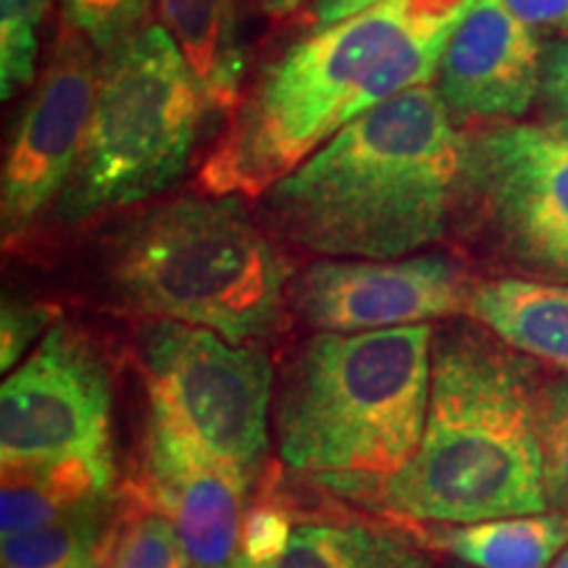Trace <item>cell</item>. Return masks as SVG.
<instances>
[{
  "instance_id": "1",
  "label": "cell",
  "mask_w": 568,
  "mask_h": 568,
  "mask_svg": "<svg viewBox=\"0 0 568 568\" xmlns=\"http://www.w3.org/2000/svg\"><path fill=\"white\" fill-rule=\"evenodd\" d=\"M460 132L432 84L361 113L258 197L276 243L322 258L395 261L453 222Z\"/></svg>"
},
{
  "instance_id": "2",
  "label": "cell",
  "mask_w": 568,
  "mask_h": 568,
  "mask_svg": "<svg viewBox=\"0 0 568 568\" xmlns=\"http://www.w3.org/2000/svg\"><path fill=\"white\" fill-rule=\"evenodd\" d=\"M542 387L535 361L487 326H439L422 445L393 477L347 497L435 527L545 514Z\"/></svg>"
},
{
  "instance_id": "3",
  "label": "cell",
  "mask_w": 568,
  "mask_h": 568,
  "mask_svg": "<svg viewBox=\"0 0 568 568\" xmlns=\"http://www.w3.org/2000/svg\"><path fill=\"white\" fill-rule=\"evenodd\" d=\"M447 42L416 30L393 0L293 42L234 105L203 190L261 197L361 113L432 82Z\"/></svg>"
},
{
  "instance_id": "4",
  "label": "cell",
  "mask_w": 568,
  "mask_h": 568,
  "mask_svg": "<svg viewBox=\"0 0 568 568\" xmlns=\"http://www.w3.org/2000/svg\"><path fill=\"white\" fill-rule=\"evenodd\" d=\"M435 326L318 332L301 345L274 408L280 456L339 497L393 477L422 445Z\"/></svg>"
},
{
  "instance_id": "5",
  "label": "cell",
  "mask_w": 568,
  "mask_h": 568,
  "mask_svg": "<svg viewBox=\"0 0 568 568\" xmlns=\"http://www.w3.org/2000/svg\"><path fill=\"white\" fill-rule=\"evenodd\" d=\"M124 308L151 322L203 326L232 343L280 326L293 266L245 195H184L124 219L103 247Z\"/></svg>"
},
{
  "instance_id": "6",
  "label": "cell",
  "mask_w": 568,
  "mask_h": 568,
  "mask_svg": "<svg viewBox=\"0 0 568 568\" xmlns=\"http://www.w3.org/2000/svg\"><path fill=\"white\" fill-rule=\"evenodd\" d=\"M211 111L187 55L161 21L101 55L92 116L59 209L67 222L145 203L187 172Z\"/></svg>"
},
{
  "instance_id": "7",
  "label": "cell",
  "mask_w": 568,
  "mask_h": 568,
  "mask_svg": "<svg viewBox=\"0 0 568 568\" xmlns=\"http://www.w3.org/2000/svg\"><path fill=\"white\" fill-rule=\"evenodd\" d=\"M450 230L521 280L568 284V138L548 124L460 132Z\"/></svg>"
},
{
  "instance_id": "8",
  "label": "cell",
  "mask_w": 568,
  "mask_h": 568,
  "mask_svg": "<svg viewBox=\"0 0 568 568\" xmlns=\"http://www.w3.org/2000/svg\"><path fill=\"white\" fill-rule=\"evenodd\" d=\"M140 364L151 410L209 456L253 479L266 458L274 368L258 345L232 343L203 326L148 322Z\"/></svg>"
},
{
  "instance_id": "9",
  "label": "cell",
  "mask_w": 568,
  "mask_h": 568,
  "mask_svg": "<svg viewBox=\"0 0 568 568\" xmlns=\"http://www.w3.org/2000/svg\"><path fill=\"white\" fill-rule=\"evenodd\" d=\"M111 372L98 345L59 322L0 389L3 468L111 450Z\"/></svg>"
},
{
  "instance_id": "10",
  "label": "cell",
  "mask_w": 568,
  "mask_h": 568,
  "mask_svg": "<svg viewBox=\"0 0 568 568\" xmlns=\"http://www.w3.org/2000/svg\"><path fill=\"white\" fill-rule=\"evenodd\" d=\"M98 71L101 61L90 40L63 24L6 151L0 176L6 245L24 237L48 209L59 205L88 134Z\"/></svg>"
},
{
  "instance_id": "11",
  "label": "cell",
  "mask_w": 568,
  "mask_h": 568,
  "mask_svg": "<svg viewBox=\"0 0 568 568\" xmlns=\"http://www.w3.org/2000/svg\"><path fill=\"white\" fill-rule=\"evenodd\" d=\"M474 284L466 266L447 253L322 258L293 274L287 301L311 329L355 335L466 314Z\"/></svg>"
},
{
  "instance_id": "12",
  "label": "cell",
  "mask_w": 568,
  "mask_h": 568,
  "mask_svg": "<svg viewBox=\"0 0 568 568\" xmlns=\"http://www.w3.org/2000/svg\"><path fill=\"white\" fill-rule=\"evenodd\" d=\"M247 487L251 479L151 410L142 495L180 531L190 568H226L243 556Z\"/></svg>"
},
{
  "instance_id": "13",
  "label": "cell",
  "mask_w": 568,
  "mask_h": 568,
  "mask_svg": "<svg viewBox=\"0 0 568 568\" xmlns=\"http://www.w3.org/2000/svg\"><path fill=\"white\" fill-rule=\"evenodd\" d=\"M537 32L497 0H477L447 42L437 90L458 122H514L542 88Z\"/></svg>"
},
{
  "instance_id": "14",
  "label": "cell",
  "mask_w": 568,
  "mask_h": 568,
  "mask_svg": "<svg viewBox=\"0 0 568 568\" xmlns=\"http://www.w3.org/2000/svg\"><path fill=\"white\" fill-rule=\"evenodd\" d=\"M113 481L116 474H113L111 450L3 468V487H0L3 537L48 527L103 500L113 495Z\"/></svg>"
},
{
  "instance_id": "15",
  "label": "cell",
  "mask_w": 568,
  "mask_h": 568,
  "mask_svg": "<svg viewBox=\"0 0 568 568\" xmlns=\"http://www.w3.org/2000/svg\"><path fill=\"white\" fill-rule=\"evenodd\" d=\"M466 316L529 358L568 374V284L497 276L474 284Z\"/></svg>"
},
{
  "instance_id": "16",
  "label": "cell",
  "mask_w": 568,
  "mask_h": 568,
  "mask_svg": "<svg viewBox=\"0 0 568 568\" xmlns=\"http://www.w3.org/2000/svg\"><path fill=\"white\" fill-rule=\"evenodd\" d=\"M159 19L187 55L211 111L234 109L245 77L237 0H155Z\"/></svg>"
},
{
  "instance_id": "17",
  "label": "cell",
  "mask_w": 568,
  "mask_h": 568,
  "mask_svg": "<svg viewBox=\"0 0 568 568\" xmlns=\"http://www.w3.org/2000/svg\"><path fill=\"white\" fill-rule=\"evenodd\" d=\"M255 568H432V558L395 531L361 521H301Z\"/></svg>"
},
{
  "instance_id": "18",
  "label": "cell",
  "mask_w": 568,
  "mask_h": 568,
  "mask_svg": "<svg viewBox=\"0 0 568 568\" xmlns=\"http://www.w3.org/2000/svg\"><path fill=\"white\" fill-rule=\"evenodd\" d=\"M437 548L471 568H550L568 548V514H527L439 527Z\"/></svg>"
},
{
  "instance_id": "19",
  "label": "cell",
  "mask_w": 568,
  "mask_h": 568,
  "mask_svg": "<svg viewBox=\"0 0 568 568\" xmlns=\"http://www.w3.org/2000/svg\"><path fill=\"white\" fill-rule=\"evenodd\" d=\"M119 521L116 493L48 527L6 535L3 568H103Z\"/></svg>"
},
{
  "instance_id": "20",
  "label": "cell",
  "mask_w": 568,
  "mask_h": 568,
  "mask_svg": "<svg viewBox=\"0 0 568 568\" xmlns=\"http://www.w3.org/2000/svg\"><path fill=\"white\" fill-rule=\"evenodd\" d=\"M103 568H190V558L174 524L142 500L119 521Z\"/></svg>"
},
{
  "instance_id": "21",
  "label": "cell",
  "mask_w": 568,
  "mask_h": 568,
  "mask_svg": "<svg viewBox=\"0 0 568 568\" xmlns=\"http://www.w3.org/2000/svg\"><path fill=\"white\" fill-rule=\"evenodd\" d=\"M51 0H0V95L11 101L34 80L40 30Z\"/></svg>"
},
{
  "instance_id": "22",
  "label": "cell",
  "mask_w": 568,
  "mask_h": 568,
  "mask_svg": "<svg viewBox=\"0 0 568 568\" xmlns=\"http://www.w3.org/2000/svg\"><path fill=\"white\" fill-rule=\"evenodd\" d=\"M63 24L90 40L98 55L124 45L145 27L148 0H61Z\"/></svg>"
},
{
  "instance_id": "23",
  "label": "cell",
  "mask_w": 568,
  "mask_h": 568,
  "mask_svg": "<svg viewBox=\"0 0 568 568\" xmlns=\"http://www.w3.org/2000/svg\"><path fill=\"white\" fill-rule=\"evenodd\" d=\"M539 443L550 508L568 514V376L545 382L539 397Z\"/></svg>"
},
{
  "instance_id": "24",
  "label": "cell",
  "mask_w": 568,
  "mask_h": 568,
  "mask_svg": "<svg viewBox=\"0 0 568 568\" xmlns=\"http://www.w3.org/2000/svg\"><path fill=\"white\" fill-rule=\"evenodd\" d=\"M55 308L34 301H6L0 316V366L9 374L51 332Z\"/></svg>"
},
{
  "instance_id": "25",
  "label": "cell",
  "mask_w": 568,
  "mask_h": 568,
  "mask_svg": "<svg viewBox=\"0 0 568 568\" xmlns=\"http://www.w3.org/2000/svg\"><path fill=\"white\" fill-rule=\"evenodd\" d=\"M542 95L548 126L568 138V34L564 40L552 42L542 63Z\"/></svg>"
},
{
  "instance_id": "26",
  "label": "cell",
  "mask_w": 568,
  "mask_h": 568,
  "mask_svg": "<svg viewBox=\"0 0 568 568\" xmlns=\"http://www.w3.org/2000/svg\"><path fill=\"white\" fill-rule=\"evenodd\" d=\"M535 32H568V0H497Z\"/></svg>"
},
{
  "instance_id": "27",
  "label": "cell",
  "mask_w": 568,
  "mask_h": 568,
  "mask_svg": "<svg viewBox=\"0 0 568 568\" xmlns=\"http://www.w3.org/2000/svg\"><path fill=\"white\" fill-rule=\"evenodd\" d=\"M376 3H385V0H314L311 6V30H324V27L339 24V21L355 17V13H364Z\"/></svg>"
},
{
  "instance_id": "28",
  "label": "cell",
  "mask_w": 568,
  "mask_h": 568,
  "mask_svg": "<svg viewBox=\"0 0 568 568\" xmlns=\"http://www.w3.org/2000/svg\"><path fill=\"white\" fill-rule=\"evenodd\" d=\"M261 9H264L268 17L274 19H282V17H290V13L301 9L303 3H308V0H258Z\"/></svg>"
},
{
  "instance_id": "29",
  "label": "cell",
  "mask_w": 568,
  "mask_h": 568,
  "mask_svg": "<svg viewBox=\"0 0 568 568\" xmlns=\"http://www.w3.org/2000/svg\"><path fill=\"white\" fill-rule=\"evenodd\" d=\"M226 568H255V566H253V560L243 552V556H240L237 560H234V564H230Z\"/></svg>"
},
{
  "instance_id": "30",
  "label": "cell",
  "mask_w": 568,
  "mask_h": 568,
  "mask_svg": "<svg viewBox=\"0 0 568 568\" xmlns=\"http://www.w3.org/2000/svg\"><path fill=\"white\" fill-rule=\"evenodd\" d=\"M550 568H568V548L560 552V556L552 560V566Z\"/></svg>"
},
{
  "instance_id": "31",
  "label": "cell",
  "mask_w": 568,
  "mask_h": 568,
  "mask_svg": "<svg viewBox=\"0 0 568 568\" xmlns=\"http://www.w3.org/2000/svg\"><path fill=\"white\" fill-rule=\"evenodd\" d=\"M445 568H471V566H466V564H460V560H458V564H447Z\"/></svg>"
}]
</instances>
